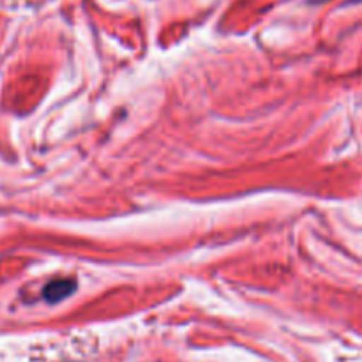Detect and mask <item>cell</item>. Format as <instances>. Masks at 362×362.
I'll list each match as a JSON object with an SVG mask.
<instances>
[{
  "label": "cell",
  "mask_w": 362,
  "mask_h": 362,
  "mask_svg": "<svg viewBox=\"0 0 362 362\" xmlns=\"http://www.w3.org/2000/svg\"><path fill=\"white\" fill-rule=\"evenodd\" d=\"M74 290H76V283L69 281V279L53 281L45 288V299L48 300V303H60V300H64L66 297H69Z\"/></svg>",
  "instance_id": "cell-1"
}]
</instances>
